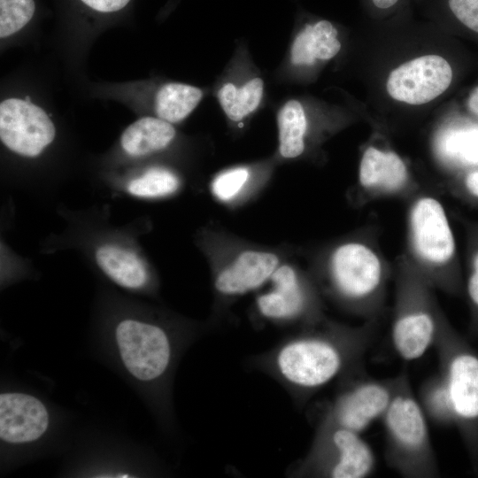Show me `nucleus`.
<instances>
[{
	"label": "nucleus",
	"instance_id": "4",
	"mask_svg": "<svg viewBox=\"0 0 478 478\" xmlns=\"http://www.w3.org/2000/svg\"><path fill=\"white\" fill-rule=\"evenodd\" d=\"M411 248L423 267L420 275L431 285L459 295L464 282L457 262L456 242L443 204L432 197H420L409 214Z\"/></svg>",
	"mask_w": 478,
	"mask_h": 478
},
{
	"label": "nucleus",
	"instance_id": "6",
	"mask_svg": "<svg viewBox=\"0 0 478 478\" xmlns=\"http://www.w3.org/2000/svg\"><path fill=\"white\" fill-rule=\"evenodd\" d=\"M430 286L419 274H405L398 281L391 342L405 361L420 358L435 343L443 312L435 303Z\"/></svg>",
	"mask_w": 478,
	"mask_h": 478
},
{
	"label": "nucleus",
	"instance_id": "3",
	"mask_svg": "<svg viewBox=\"0 0 478 478\" xmlns=\"http://www.w3.org/2000/svg\"><path fill=\"white\" fill-rule=\"evenodd\" d=\"M439 373L450 394L456 427L478 474V351L442 313L435 340Z\"/></svg>",
	"mask_w": 478,
	"mask_h": 478
},
{
	"label": "nucleus",
	"instance_id": "26",
	"mask_svg": "<svg viewBox=\"0 0 478 478\" xmlns=\"http://www.w3.org/2000/svg\"><path fill=\"white\" fill-rule=\"evenodd\" d=\"M251 172L245 166L232 167L220 173L211 184L213 196L223 203L237 199L249 185Z\"/></svg>",
	"mask_w": 478,
	"mask_h": 478
},
{
	"label": "nucleus",
	"instance_id": "11",
	"mask_svg": "<svg viewBox=\"0 0 478 478\" xmlns=\"http://www.w3.org/2000/svg\"><path fill=\"white\" fill-rule=\"evenodd\" d=\"M54 137V125L42 108L19 98H9L1 103L0 138L11 150L35 157Z\"/></svg>",
	"mask_w": 478,
	"mask_h": 478
},
{
	"label": "nucleus",
	"instance_id": "17",
	"mask_svg": "<svg viewBox=\"0 0 478 478\" xmlns=\"http://www.w3.org/2000/svg\"><path fill=\"white\" fill-rule=\"evenodd\" d=\"M96 261L100 269L116 284L128 289H140L149 281L144 263L128 249L104 244L97 248Z\"/></svg>",
	"mask_w": 478,
	"mask_h": 478
},
{
	"label": "nucleus",
	"instance_id": "12",
	"mask_svg": "<svg viewBox=\"0 0 478 478\" xmlns=\"http://www.w3.org/2000/svg\"><path fill=\"white\" fill-rule=\"evenodd\" d=\"M452 70L438 55H426L394 69L387 81L391 97L409 104H423L443 94L450 86Z\"/></svg>",
	"mask_w": 478,
	"mask_h": 478
},
{
	"label": "nucleus",
	"instance_id": "24",
	"mask_svg": "<svg viewBox=\"0 0 478 478\" xmlns=\"http://www.w3.org/2000/svg\"><path fill=\"white\" fill-rule=\"evenodd\" d=\"M179 185V179L173 172L152 168L133 179L127 185V190L135 197L154 198L173 194Z\"/></svg>",
	"mask_w": 478,
	"mask_h": 478
},
{
	"label": "nucleus",
	"instance_id": "5",
	"mask_svg": "<svg viewBox=\"0 0 478 478\" xmlns=\"http://www.w3.org/2000/svg\"><path fill=\"white\" fill-rule=\"evenodd\" d=\"M330 294L353 313L374 320L384 295L386 274L378 254L360 242H346L330 256L327 269Z\"/></svg>",
	"mask_w": 478,
	"mask_h": 478
},
{
	"label": "nucleus",
	"instance_id": "31",
	"mask_svg": "<svg viewBox=\"0 0 478 478\" xmlns=\"http://www.w3.org/2000/svg\"><path fill=\"white\" fill-rule=\"evenodd\" d=\"M467 105L469 110L478 116V87L475 88L469 96Z\"/></svg>",
	"mask_w": 478,
	"mask_h": 478
},
{
	"label": "nucleus",
	"instance_id": "2",
	"mask_svg": "<svg viewBox=\"0 0 478 478\" xmlns=\"http://www.w3.org/2000/svg\"><path fill=\"white\" fill-rule=\"evenodd\" d=\"M387 465L405 478H434L439 467L428 419L414 395L405 369L397 374L393 398L382 418Z\"/></svg>",
	"mask_w": 478,
	"mask_h": 478
},
{
	"label": "nucleus",
	"instance_id": "14",
	"mask_svg": "<svg viewBox=\"0 0 478 478\" xmlns=\"http://www.w3.org/2000/svg\"><path fill=\"white\" fill-rule=\"evenodd\" d=\"M280 265L273 251L244 249L217 270L214 288L223 297L243 296L263 286Z\"/></svg>",
	"mask_w": 478,
	"mask_h": 478
},
{
	"label": "nucleus",
	"instance_id": "8",
	"mask_svg": "<svg viewBox=\"0 0 478 478\" xmlns=\"http://www.w3.org/2000/svg\"><path fill=\"white\" fill-rule=\"evenodd\" d=\"M118 356L127 372L141 382H155L167 373L173 345L161 326L136 319L120 320L114 330Z\"/></svg>",
	"mask_w": 478,
	"mask_h": 478
},
{
	"label": "nucleus",
	"instance_id": "30",
	"mask_svg": "<svg viewBox=\"0 0 478 478\" xmlns=\"http://www.w3.org/2000/svg\"><path fill=\"white\" fill-rule=\"evenodd\" d=\"M462 183L464 193L470 198L478 201V170L467 173Z\"/></svg>",
	"mask_w": 478,
	"mask_h": 478
},
{
	"label": "nucleus",
	"instance_id": "29",
	"mask_svg": "<svg viewBox=\"0 0 478 478\" xmlns=\"http://www.w3.org/2000/svg\"><path fill=\"white\" fill-rule=\"evenodd\" d=\"M89 8L103 13L115 12L122 10L130 0H80Z\"/></svg>",
	"mask_w": 478,
	"mask_h": 478
},
{
	"label": "nucleus",
	"instance_id": "9",
	"mask_svg": "<svg viewBox=\"0 0 478 478\" xmlns=\"http://www.w3.org/2000/svg\"><path fill=\"white\" fill-rule=\"evenodd\" d=\"M397 376L374 379L362 375L351 380L336 395L322 422L358 434L382 420L396 390Z\"/></svg>",
	"mask_w": 478,
	"mask_h": 478
},
{
	"label": "nucleus",
	"instance_id": "7",
	"mask_svg": "<svg viewBox=\"0 0 478 478\" xmlns=\"http://www.w3.org/2000/svg\"><path fill=\"white\" fill-rule=\"evenodd\" d=\"M375 466L374 452L361 434L321 421L303 469L319 477L364 478Z\"/></svg>",
	"mask_w": 478,
	"mask_h": 478
},
{
	"label": "nucleus",
	"instance_id": "23",
	"mask_svg": "<svg viewBox=\"0 0 478 478\" xmlns=\"http://www.w3.org/2000/svg\"><path fill=\"white\" fill-rule=\"evenodd\" d=\"M439 147L443 157L455 165L478 166V126L447 131L442 136Z\"/></svg>",
	"mask_w": 478,
	"mask_h": 478
},
{
	"label": "nucleus",
	"instance_id": "13",
	"mask_svg": "<svg viewBox=\"0 0 478 478\" xmlns=\"http://www.w3.org/2000/svg\"><path fill=\"white\" fill-rule=\"evenodd\" d=\"M50 415L45 405L33 395L4 392L0 395V439L10 444H25L47 431Z\"/></svg>",
	"mask_w": 478,
	"mask_h": 478
},
{
	"label": "nucleus",
	"instance_id": "1",
	"mask_svg": "<svg viewBox=\"0 0 478 478\" xmlns=\"http://www.w3.org/2000/svg\"><path fill=\"white\" fill-rule=\"evenodd\" d=\"M375 335L374 320L357 328L327 325L283 343L272 367L290 389L310 396L342 375L359 373Z\"/></svg>",
	"mask_w": 478,
	"mask_h": 478
},
{
	"label": "nucleus",
	"instance_id": "20",
	"mask_svg": "<svg viewBox=\"0 0 478 478\" xmlns=\"http://www.w3.org/2000/svg\"><path fill=\"white\" fill-rule=\"evenodd\" d=\"M264 94V81L260 77L242 85L227 82L217 93V98L226 116L239 122L251 114L260 104Z\"/></svg>",
	"mask_w": 478,
	"mask_h": 478
},
{
	"label": "nucleus",
	"instance_id": "28",
	"mask_svg": "<svg viewBox=\"0 0 478 478\" xmlns=\"http://www.w3.org/2000/svg\"><path fill=\"white\" fill-rule=\"evenodd\" d=\"M448 6L462 24L478 33V0H448Z\"/></svg>",
	"mask_w": 478,
	"mask_h": 478
},
{
	"label": "nucleus",
	"instance_id": "25",
	"mask_svg": "<svg viewBox=\"0 0 478 478\" xmlns=\"http://www.w3.org/2000/svg\"><path fill=\"white\" fill-rule=\"evenodd\" d=\"M467 275L464 284L469 307L468 334L478 338V225L469 233Z\"/></svg>",
	"mask_w": 478,
	"mask_h": 478
},
{
	"label": "nucleus",
	"instance_id": "19",
	"mask_svg": "<svg viewBox=\"0 0 478 478\" xmlns=\"http://www.w3.org/2000/svg\"><path fill=\"white\" fill-rule=\"evenodd\" d=\"M277 125L280 155L287 159L302 155L305 149L307 120L299 101L291 99L281 106L277 115Z\"/></svg>",
	"mask_w": 478,
	"mask_h": 478
},
{
	"label": "nucleus",
	"instance_id": "27",
	"mask_svg": "<svg viewBox=\"0 0 478 478\" xmlns=\"http://www.w3.org/2000/svg\"><path fill=\"white\" fill-rule=\"evenodd\" d=\"M35 11L34 0H0V36L8 37L24 27Z\"/></svg>",
	"mask_w": 478,
	"mask_h": 478
},
{
	"label": "nucleus",
	"instance_id": "18",
	"mask_svg": "<svg viewBox=\"0 0 478 478\" xmlns=\"http://www.w3.org/2000/svg\"><path fill=\"white\" fill-rule=\"evenodd\" d=\"M174 136L172 123L158 117H143L125 129L120 143L128 155L142 157L165 149Z\"/></svg>",
	"mask_w": 478,
	"mask_h": 478
},
{
	"label": "nucleus",
	"instance_id": "16",
	"mask_svg": "<svg viewBox=\"0 0 478 478\" xmlns=\"http://www.w3.org/2000/svg\"><path fill=\"white\" fill-rule=\"evenodd\" d=\"M337 35V29L327 19L305 24L292 42L291 63L296 66H311L317 60L334 58L341 49Z\"/></svg>",
	"mask_w": 478,
	"mask_h": 478
},
{
	"label": "nucleus",
	"instance_id": "32",
	"mask_svg": "<svg viewBox=\"0 0 478 478\" xmlns=\"http://www.w3.org/2000/svg\"><path fill=\"white\" fill-rule=\"evenodd\" d=\"M400 0H371L373 5L379 10H389L397 4Z\"/></svg>",
	"mask_w": 478,
	"mask_h": 478
},
{
	"label": "nucleus",
	"instance_id": "22",
	"mask_svg": "<svg viewBox=\"0 0 478 478\" xmlns=\"http://www.w3.org/2000/svg\"><path fill=\"white\" fill-rule=\"evenodd\" d=\"M418 401L428 420L439 427L454 426V413L446 382L438 372L420 385Z\"/></svg>",
	"mask_w": 478,
	"mask_h": 478
},
{
	"label": "nucleus",
	"instance_id": "10",
	"mask_svg": "<svg viewBox=\"0 0 478 478\" xmlns=\"http://www.w3.org/2000/svg\"><path fill=\"white\" fill-rule=\"evenodd\" d=\"M268 281L271 288L256 299L257 310L263 318L278 322L318 320L319 306L313 290L294 266L280 265Z\"/></svg>",
	"mask_w": 478,
	"mask_h": 478
},
{
	"label": "nucleus",
	"instance_id": "21",
	"mask_svg": "<svg viewBox=\"0 0 478 478\" xmlns=\"http://www.w3.org/2000/svg\"><path fill=\"white\" fill-rule=\"evenodd\" d=\"M203 91L189 84L170 82L163 85L155 98L158 118L170 123L184 120L199 104Z\"/></svg>",
	"mask_w": 478,
	"mask_h": 478
},
{
	"label": "nucleus",
	"instance_id": "15",
	"mask_svg": "<svg viewBox=\"0 0 478 478\" xmlns=\"http://www.w3.org/2000/svg\"><path fill=\"white\" fill-rule=\"evenodd\" d=\"M358 180L366 189L391 193L403 189L408 180V171L395 152L369 147L360 161Z\"/></svg>",
	"mask_w": 478,
	"mask_h": 478
}]
</instances>
